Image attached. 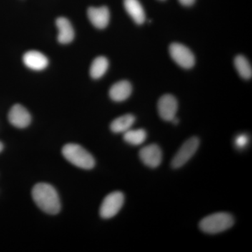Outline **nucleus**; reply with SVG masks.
I'll return each mask as SVG.
<instances>
[{
	"label": "nucleus",
	"instance_id": "nucleus-4",
	"mask_svg": "<svg viewBox=\"0 0 252 252\" xmlns=\"http://www.w3.org/2000/svg\"><path fill=\"white\" fill-rule=\"evenodd\" d=\"M200 145V140L197 137H192L186 141L172 158L171 165L177 169L185 165L193 157Z\"/></svg>",
	"mask_w": 252,
	"mask_h": 252
},
{
	"label": "nucleus",
	"instance_id": "nucleus-22",
	"mask_svg": "<svg viewBox=\"0 0 252 252\" xmlns=\"http://www.w3.org/2000/svg\"><path fill=\"white\" fill-rule=\"evenodd\" d=\"M3 148H4V146H3L2 143H1V142H0V152H1V151L3 150Z\"/></svg>",
	"mask_w": 252,
	"mask_h": 252
},
{
	"label": "nucleus",
	"instance_id": "nucleus-3",
	"mask_svg": "<svg viewBox=\"0 0 252 252\" xmlns=\"http://www.w3.org/2000/svg\"><path fill=\"white\" fill-rule=\"evenodd\" d=\"M62 152L63 157L68 161L79 168L91 170L95 165L94 157L79 144H66L63 147Z\"/></svg>",
	"mask_w": 252,
	"mask_h": 252
},
{
	"label": "nucleus",
	"instance_id": "nucleus-2",
	"mask_svg": "<svg viewBox=\"0 0 252 252\" xmlns=\"http://www.w3.org/2000/svg\"><path fill=\"white\" fill-rule=\"evenodd\" d=\"M234 218L229 213L217 212L200 220V230L208 234H217L229 229L234 224Z\"/></svg>",
	"mask_w": 252,
	"mask_h": 252
},
{
	"label": "nucleus",
	"instance_id": "nucleus-13",
	"mask_svg": "<svg viewBox=\"0 0 252 252\" xmlns=\"http://www.w3.org/2000/svg\"><path fill=\"white\" fill-rule=\"evenodd\" d=\"M56 26L59 30L58 40L61 44H67L72 42L74 38V31L69 20L64 17L57 18Z\"/></svg>",
	"mask_w": 252,
	"mask_h": 252
},
{
	"label": "nucleus",
	"instance_id": "nucleus-21",
	"mask_svg": "<svg viewBox=\"0 0 252 252\" xmlns=\"http://www.w3.org/2000/svg\"><path fill=\"white\" fill-rule=\"evenodd\" d=\"M172 123H173L174 124H175V125H177V124H179V122H180V121H179V119H177V118H174L171 121Z\"/></svg>",
	"mask_w": 252,
	"mask_h": 252
},
{
	"label": "nucleus",
	"instance_id": "nucleus-11",
	"mask_svg": "<svg viewBox=\"0 0 252 252\" xmlns=\"http://www.w3.org/2000/svg\"><path fill=\"white\" fill-rule=\"evenodd\" d=\"M23 61L26 67L35 71L43 70L49 64L47 57L37 51H28L23 56Z\"/></svg>",
	"mask_w": 252,
	"mask_h": 252
},
{
	"label": "nucleus",
	"instance_id": "nucleus-7",
	"mask_svg": "<svg viewBox=\"0 0 252 252\" xmlns=\"http://www.w3.org/2000/svg\"><path fill=\"white\" fill-rule=\"evenodd\" d=\"M178 103L175 97L170 94L162 95L158 102L159 116L166 122H171L176 117Z\"/></svg>",
	"mask_w": 252,
	"mask_h": 252
},
{
	"label": "nucleus",
	"instance_id": "nucleus-1",
	"mask_svg": "<svg viewBox=\"0 0 252 252\" xmlns=\"http://www.w3.org/2000/svg\"><path fill=\"white\" fill-rule=\"evenodd\" d=\"M33 200L42 211L49 215H56L61 211V200L56 189L46 183L34 186L32 191Z\"/></svg>",
	"mask_w": 252,
	"mask_h": 252
},
{
	"label": "nucleus",
	"instance_id": "nucleus-15",
	"mask_svg": "<svg viewBox=\"0 0 252 252\" xmlns=\"http://www.w3.org/2000/svg\"><path fill=\"white\" fill-rule=\"evenodd\" d=\"M135 122V117L132 114H126L114 119L110 125L111 130L115 133H124L130 130Z\"/></svg>",
	"mask_w": 252,
	"mask_h": 252
},
{
	"label": "nucleus",
	"instance_id": "nucleus-10",
	"mask_svg": "<svg viewBox=\"0 0 252 252\" xmlns=\"http://www.w3.org/2000/svg\"><path fill=\"white\" fill-rule=\"evenodd\" d=\"M87 14L89 21L96 28L104 29L108 26L110 14L107 6L89 8Z\"/></svg>",
	"mask_w": 252,
	"mask_h": 252
},
{
	"label": "nucleus",
	"instance_id": "nucleus-14",
	"mask_svg": "<svg viewBox=\"0 0 252 252\" xmlns=\"http://www.w3.org/2000/svg\"><path fill=\"white\" fill-rule=\"evenodd\" d=\"M124 7L132 19L138 25L143 24L146 16L143 7L138 0H124Z\"/></svg>",
	"mask_w": 252,
	"mask_h": 252
},
{
	"label": "nucleus",
	"instance_id": "nucleus-8",
	"mask_svg": "<svg viewBox=\"0 0 252 252\" xmlns=\"http://www.w3.org/2000/svg\"><path fill=\"white\" fill-rule=\"evenodd\" d=\"M139 156L144 165L151 168H156L162 162V153L161 149L156 144H149L140 151Z\"/></svg>",
	"mask_w": 252,
	"mask_h": 252
},
{
	"label": "nucleus",
	"instance_id": "nucleus-5",
	"mask_svg": "<svg viewBox=\"0 0 252 252\" xmlns=\"http://www.w3.org/2000/svg\"><path fill=\"white\" fill-rule=\"evenodd\" d=\"M124 195L122 192L109 193L104 198L99 209L101 217L107 220L116 216L124 205Z\"/></svg>",
	"mask_w": 252,
	"mask_h": 252
},
{
	"label": "nucleus",
	"instance_id": "nucleus-16",
	"mask_svg": "<svg viewBox=\"0 0 252 252\" xmlns=\"http://www.w3.org/2000/svg\"><path fill=\"white\" fill-rule=\"evenodd\" d=\"M109 67L108 60L104 56H99L93 61L90 68L91 77L99 79L105 74Z\"/></svg>",
	"mask_w": 252,
	"mask_h": 252
},
{
	"label": "nucleus",
	"instance_id": "nucleus-18",
	"mask_svg": "<svg viewBox=\"0 0 252 252\" xmlns=\"http://www.w3.org/2000/svg\"><path fill=\"white\" fill-rule=\"evenodd\" d=\"M147 132L143 129L128 130L124 132V139L131 145L137 146L143 143L147 139Z\"/></svg>",
	"mask_w": 252,
	"mask_h": 252
},
{
	"label": "nucleus",
	"instance_id": "nucleus-20",
	"mask_svg": "<svg viewBox=\"0 0 252 252\" xmlns=\"http://www.w3.org/2000/svg\"><path fill=\"white\" fill-rule=\"evenodd\" d=\"M195 0H179V1L184 6H189L195 2Z\"/></svg>",
	"mask_w": 252,
	"mask_h": 252
},
{
	"label": "nucleus",
	"instance_id": "nucleus-12",
	"mask_svg": "<svg viewBox=\"0 0 252 252\" xmlns=\"http://www.w3.org/2000/svg\"><path fill=\"white\" fill-rule=\"evenodd\" d=\"M132 90V85L129 81H120L111 87L109 97L115 102H123L130 97Z\"/></svg>",
	"mask_w": 252,
	"mask_h": 252
},
{
	"label": "nucleus",
	"instance_id": "nucleus-9",
	"mask_svg": "<svg viewBox=\"0 0 252 252\" xmlns=\"http://www.w3.org/2000/svg\"><path fill=\"white\" fill-rule=\"evenodd\" d=\"M8 118L10 124L18 128H25L31 122V114L23 106L18 104L11 107Z\"/></svg>",
	"mask_w": 252,
	"mask_h": 252
},
{
	"label": "nucleus",
	"instance_id": "nucleus-19",
	"mask_svg": "<svg viewBox=\"0 0 252 252\" xmlns=\"http://www.w3.org/2000/svg\"><path fill=\"white\" fill-rule=\"evenodd\" d=\"M248 142V137L245 135H240L235 140V145L239 149H243L247 145Z\"/></svg>",
	"mask_w": 252,
	"mask_h": 252
},
{
	"label": "nucleus",
	"instance_id": "nucleus-17",
	"mask_svg": "<svg viewBox=\"0 0 252 252\" xmlns=\"http://www.w3.org/2000/svg\"><path fill=\"white\" fill-rule=\"evenodd\" d=\"M235 67L240 74V77L243 79H251L252 76V69L248 59L242 55H238L235 58Z\"/></svg>",
	"mask_w": 252,
	"mask_h": 252
},
{
	"label": "nucleus",
	"instance_id": "nucleus-6",
	"mask_svg": "<svg viewBox=\"0 0 252 252\" xmlns=\"http://www.w3.org/2000/svg\"><path fill=\"white\" fill-rule=\"evenodd\" d=\"M172 60L181 67L190 69L195 64V57L192 51L180 43H173L169 48Z\"/></svg>",
	"mask_w": 252,
	"mask_h": 252
}]
</instances>
